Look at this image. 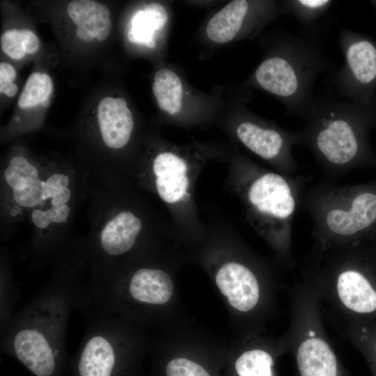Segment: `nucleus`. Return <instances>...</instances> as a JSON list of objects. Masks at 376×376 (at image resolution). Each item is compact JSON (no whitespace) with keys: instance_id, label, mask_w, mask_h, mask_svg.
I'll return each instance as SVG.
<instances>
[{"instance_id":"1","label":"nucleus","mask_w":376,"mask_h":376,"mask_svg":"<svg viewBox=\"0 0 376 376\" xmlns=\"http://www.w3.org/2000/svg\"><path fill=\"white\" fill-rule=\"evenodd\" d=\"M80 281L57 277L1 327V350L34 376H59L71 312L78 309Z\"/></svg>"},{"instance_id":"2","label":"nucleus","mask_w":376,"mask_h":376,"mask_svg":"<svg viewBox=\"0 0 376 376\" xmlns=\"http://www.w3.org/2000/svg\"><path fill=\"white\" fill-rule=\"evenodd\" d=\"M301 116L299 145L311 151L329 178H338L359 167L376 166L369 140L370 131L376 126V97L368 104L313 97Z\"/></svg>"},{"instance_id":"3","label":"nucleus","mask_w":376,"mask_h":376,"mask_svg":"<svg viewBox=\"0 0 376 376\" xmlns=\"http://www.w3.org/2000/svg\"><path fill=\"white\" fill-rule=\"evenodd\" d=\"M303 269L345 321L376 322V251L366 237L313 247Z\"/></svg>"},{"instance_id":"4","label":"nucleus","mask_w":376,"mask_h":376,"mask_svg":"<svg viewBox=\"0 0 376 376\" xmlns=\"http://www.w3.org/2000/svg\"><path fill=\"white\" fill-rule=\"evenodd\" d=\"M301 207L313 224V247L357 241L376 228V182L320 183L304 193Z\"/></svg>"},{"instance_id":"5","label":"nucleus","mask_w":376,"mask_h":376,"mask_svg":"<svg viewBox=\"0 0 376 376\" xmlns=\"http://www.w3.org/2000/svg\"><path fill=\"white\" fill-rule=\"evenodd\" d=\"M331 66L315 38L288 32L258 66L253 82L279 98L288 115L301 116L313 98L315 80Z\"/></svg>"},{"instance_id":"6","label":"nucleus","mask_w":376,"mask_h":376,"mask_svg":"<svg viewBox=\"0 0 376 376\" xmlns=\"http://www.w3.org/2000/svg\"><path fill=\"white\" fill-rule=\"evenodd\" d=\"M289 327L280 342L290 353L299 376H345L323 326L320 292L312 277L302 272L289 290Z\"/></svg>"},{"instance_id":"7","label":"nucleus","mask_w":376,"mask_h":376,"mask_svg":"<svg viewBox=\"0 0 376 376\" xmlns=\"http://www.w3.org/2000/svg\"><path fill=\"white\" fill-rule=\"evenodd\" d=\"M88 319L73 361L74 376H118L127 345L120 322L111 315Z\"/></svg>"},{"instance_id":"8","label":"nucleus","mask_w":376,"mask_h":376,"mask_svg":"<svg viewBox=\"0 0 376 376\" xmlns=\"http://www.w3.org/2000/svg\"><path fill=\"white\" fill-rule=\"evenodd\" d=\"M338 45L344 63L332 79L336 90L352 102L370 103L376 97V41L368 36L343 29Z\"/></svg>"},{"instance_id":"9","label":"nucleus","mask_w":376,"mask_h":376,"mask_svg":"<svg viewBox=\"0 0 376 376\" xmlns=\"http://www.w3.org/2000/svg\"><path fill=\"white\" fill-rule=\"evenodd\" d=\"M236 134L251 152L274 162L281 174L291 175L299 169L292 151L294 145H299L297 132L246 119L239 123Z\"/></svg>"},{"instance_id":"10","label":"nucleus","mask_w":376,"mask_h":376,"mask_svg":"<svg viewBox=\"0 0 376 376\" xmlns=\"http://www.w3.org/2000/svg\"><path fill=\"white\" fill-rule=\"evenodd\" d=\"M215 281L220 292L236 310L249 313L260 304V280L249 267L239 263H228L219 269Z\"/></svg>"},{"instance_id":"11","label":"nucleus","mask_w":376,"mask_h":376,"mask_svg":"<svg viewBox=\"0 0 376 376\" xmlns=\"http://www.w3.org/2000/svg\"><path fill=\"white\" fill-rule=\"evenodd\" d=\"M97 120L104 143L111 148H120L129 141L134 121L127 102L122 97H105L97 108Z\"/></svg>"},{"instance_id":"12","label":"nucleus","mask_w":376,"mask_h":376,"mask_svg":"<svg viewBox=\"0 0 376 376\" xmlns=\"http://www.w3.org/2000/svg\"><path fill=\"white\" fill-rule=\"evenodd\" d=\"M153 171L157 190L163 201L174 203L185 196L189 180L183 159L169 152L159 153L154 159Z\"/></svg>"},{"instance_id":"13","label":"nucleus","mask_w":376,"mask_h":376,"mask_svg":"<svg viewBox=\"0 0 376 376\" xmlns=\"http://www.w3.org/2000/svg\"><path fill=\"white\" fill-rule=\"evenodd\" d=\"M142 228L141 220L130 211H123L111 219L101 230L99 247L107 258L121 256L134 245Z\"/></svg>"},{"instance_id":"14","label":"nucleus","mask_w":376,"mask_h":376,"mask_svg":"<svg viewBox=\"0 0 376 376\" xmlns=\"http://www.w3.org/2000/svg\"><path fill=\"white\" fill-rule=\"evenodd\" d=\"M168 18V13L163 6L157 3L148 4L144 10H138L132 16L127 39L131 42L154 48L155 32L166 24Z\"/></svg>"},{"instance_id":"15","label":"nucleus","mask_w":376,"mask_h":376,"mask_svg":"<svg viewBox=\"0 0 376 376\" xmlns=\"http://www.w3.org/2000/svg\"><path fill=\"white\" fill-rule=\"evenodd\" d=\"M340 329L341 334L361 353L373 376H376V322L345 321Z\"/></svg>"},{"instance_id":"16","label":"nucleus","mask_w":376,"mask_h":376,"mask_svg":"<svg viewBox=\"0 0 376 376\" xmlns=\"http://www.w3.org/2000/svg\"><path fill=\"white\" fill-rule=\"evenodd\" d=\"M182 84L180 77L166 68L156 72L152 91L159 108L171 115L180 112L182 106Z\"/></svg>"},{"instance_id":"17","label":"nucleus","mask_w":376,"mask_h":376,"mask_svg":"<svg viewBox=\"0 0 376 376\" xmlns=\"http://www.w3.org/2000/svg\"><path fill=\"white\" fill-rule=\"evenodd\" d=\"M274 356L258 347L243 352L235 363L237 376H274Z\"/></svg>"},{"instance_id":"18","label":"nucleus","mask_w":376,"mask_h":376,"mask_svg":"<svg viewBox=\"0 0 376 376\" xmlns=\"http://www.w3.org/2000/svg\"><path fill=\"white\" fill-rule=\"evenodd\" d=\"M330 0H287L281 2L284 13L292 15L303 26H309L329 10Z\"/></svg>"},{"instance_id":"19","label":"nucleus","mask_w":376,"mask_h":376,"mask_svg":"<svg viewBox=\"0 0 376 376\" xmlns=\"http://www.w3.org/2000/svg\"><path fill=\"white\" fill-rule=\"evenodd\" d=\"M52 81L45 73L34 72L28 78L17 103L20 108L34 107L49 99L52 91Z\"/></svg>"},{"instance_id":"20","label":"nucleus","mask_w":376,"mask_h":376,"mask_svg":"<svg viewBox=\"0 0 376 376\" xmlns=\"http://www.w3.org/2000/svg\"><path fill=\"white\" fill-rule=\"evenodd\" d=\"M45 182L38 178H29L15 187L13 197L17 204L33 207L42 202Z\"/></svg>"},{"instance_id":"21","label":"nucleus","mask_w":376,"mask_h":376,"mask_svg":"<svg viewBox=\"0 0 376 376\" xmlns=\"http://www.w3.org/2000/svg\"><path fill=\"white\" fill-rule=\"evenodd\" d=\"M36 168L23 157H14L4 171L7 184L13 189L29 178H38Z\"/></svg>"},{"instance_id":"22","label":"nucleus","mask_w":376,"mask_h":376,"mask_svg":"<svg viewBox=\"0 0 376 376\" xmlns=\"http://www.w3.org/2000/svg\"><path fill=\"white\" fill-rule=\"evenodd\" d=\"M166 376H210L198 363L186 358H175L166 367Z\"/></svg>"},{"instance_id":"23","label":"nucleus","mask_w":376,"mask_h":376,"mask_svg":"<svg viewBox=\"0 0 376 376\" xmlns=\"http://www.w3.org/2000/svg\"><path fill=\"white\" fill-rule=\"evenodd\" d=\"M1 47L4 53L13 59H20L26 53L22 46L20 31L17 29L8 30L3 33Z\"/></svg>"},{"instance_id":"24","label":"nucleus","mask_w":376,"mask_h":376,"mask_svg":"<svg viewBox=\"0 0 376 376\" xmlns=\"http://www.w3.org/2000/svg\"><path fill=\"white\" fill-rule=\"evenodd\" d=\"M70 182L68 176L62 173H54L49 176L43 187L42 198H52L64 187H68Z\"/></svg>"},{"instance_id":"25","label":"nucleus","mask_w":376,"mask_h":376,"mask_svg":"<svg viewBox=\"0 0 376 376\" xmlns=\"http://www.w3.org/2000/svg\"><path fill=\"white\" fill-rule=\"evenodd\" d=\"M20 38L23 49L26 53L36 52L39 47L37 36L30 30L24 29L20 31Z\"/></svg>"},{"instance_id":"26","label":"nucleus","mask_w":376,"mask_h":376,"mask_svg":"<svg viewBox=\"0 0 376 376\" xmlns=\"http://www.w3.org/2000/svg\"><path fill=\"white\" fill-rule=\"evenodd\" d=\"M16 77L15 68L9 63L1 62L0 63V92L3 93L6 86L13 83Z\"/></svg>"},{"instance_id":"27","label":"nucleus","mask_w":376,"mask_h":376,"mask_svg":"<svg viewBox=\"0 0 376 376\" xmlns=\"http://www.w3.org/2000/svg\"><path fill=\"white\" fill-rule=\"evenodd\" d=\"M46 212L52 222L62 223L68 217L70 207L66 204H58L52 205Z\"/></svg>"},{"instance_id":"28","label":"nucleus","mask_w":376,"mask_h":376,"mask_svg":"<svg viewBox=\"0 0 376 376\" xmlns=\"http://www.w3.org/2000/svg\"><path fill=\"white\" fill-rule=\"evenodd\" d=\"M33 224L40 228H47L52 222L47 212L41 210H36L31 215Z\"/></svg>"},{"instance_id":"29","label":"nucleus","mask_w":376,"mask_h":376,"mask_svg":"<svg viewBox=\"0 0 376 376\" xmlns=\"http://www.w3.org/2000/svg\"><path fill=\"white\" fill-rule=\"evenodd\" d=\"M71 192L68 187H64L56 194L51 200L52 205L65 204L70 198Z\"/></svg>"},{"instance_id":"30","label":"nucleus","mask_w":376,"mask_h":376,"mask_svg":"<svg viewBox=\"0 0 376 376\" xmlns=\"http://www.w3.org/2000/svg\"><path fill=\"white\" fill-rule=\"evenodd\" d=\"M76 34L77 36L83 40L89 42L93 40L95 38H96L95 35L93 32L84 30L81 27H77L76 29Z\"/></svg>"},{"instance_id":"31","label":"nucleus","mask_w":376,"mask_h":376,"mask_svg":"<svg viewBox=\"0 0 376 376\" xmlns=\"http://www.w3.org/2000/svg\"><path fill=\"white\" fill-rule=\"evenodd\" d=\"M111 29V22L108 24L103 29L100 31V32L96 36V38L102 42L107 39L109 36Z\"/></svg>"},{"instance_id":"32","label":"nucleus","mask_w":376,"mask_h":376,"mask_svg":"<svg viewBox=\"0 0 376 376\" xmlns=\"http://www.w3.org/2000/svg\"><path fill=\"white\" fill-rule=\"evenodd\" d=\"M17 91H18L17 86L13 82V83L9 84L6 86V88H5L3 91V94H5L8 97H11L16 95V93H17Z\"/></svg>"},{"instance_id":"33","label":"nucleus","mask_w":376,"mask_h":376,"mask_svg":"<svg viewBox=\"0 0 376 376\" xmlns=\"http://www.w3.org/2000/svg\"><path fill=\"white\" fill-rule=\"evenodd\" d=\"M366 238L370 241L376 251V228Z\"/></svg>"},{"instance_id":"34","label":"nucleus","mask_w":376,"mask_h":376,"mask_svg":"<svg viewBox=\"0 0 376 376\" xmlns=\"http://www.w3.org/2000/svg\"><path fill=\"white\" fill-rule=\"evenodd\" d=\"M49 99H47V100H43L42 102H41V104L45 107H47V106H49Z\"/></svg>"},{"instance_id":"35","label":"nucleus","mask_w":376,"mask_h":376,"mask_svg":"<svg viewBox=\"0 0 376 376\" xmlns=\"http://www.w3.org/2000/svg\"><path fill=\"white\" fill-rule=\"evenodd\" d=\"M372 3L375 6V7L376 8V1H372Z\"/></svg>"}]
</instances>
